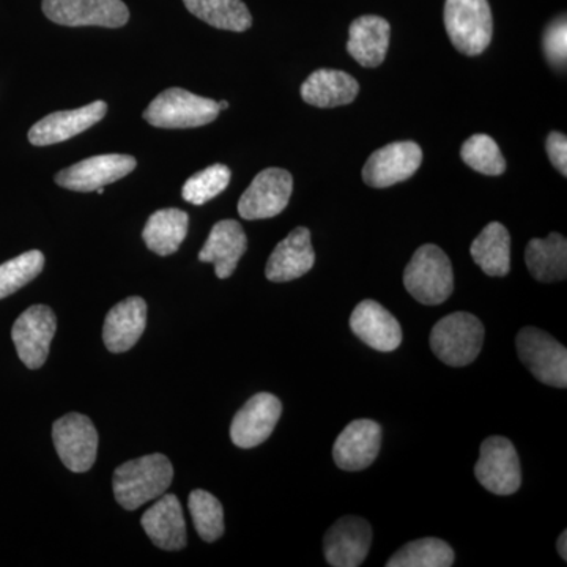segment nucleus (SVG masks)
Here are the masks:
<instances>
[{
  "mask_svg": "<svg viewBox=\"0 0 567 567\" xmlns=\"http://www.w3.org/2000/svg\"><path fill=\"white\" fill-rule=\"evenodd\" d=\"M48 20L66 28H123L130 20V10L122 0H43Z\"/></svg>",
  "mask_w": 567,
  "mask_h": 567,
  "instance_id": "1a4fd4ad",
  "label": "nucleus"
},
{
  "mask_svg": "<svg viewBox=\"0 0 567 567\" xmlns=\"http://www.w3.org/2000/svg\"><path fill=\"white\" fill-rule=\"evenodd\" d=\"M404 286L406 292L412 295L417 303H445L454 290L453 265L450 257L439 246H421L406 265Z\"/></svg>",
  "mask_w": 567,
  "mask_h": 567,
  "instance_id": "f03ea898",
  "label": "nucleus"
},
{
  "mask_svg": "<svg viewBox=\"0 0 567 567\" xmlns=\"http://www.w3.org/2000/svg\"><path fill=\"white\" fill-rule=\"evenodd\" d=\"M454 565V550L445 540L423 537L399 548L386 563L388 567H450Z\"/></svg>",
  "mask_w": 567,
  "mask_h": 567,
  "instance_id": "c85d7f7f",
  "label": "nucleus"
},
{
  "mask_svg": "<svg viewBox=\"0 0 567 567\" xmlns=\"http://www.w3.org/2000/svg\"><path fill=\"white\" fill-rule=\"evenodd\" d=\"M391 25L385 18L365 14L352 22L347 51L365 69H377L385 62L390 47Z\"/></svg>",
  "mask_w": 567,
  "mask_h": 567,
  "instance_id": "5701e85b",
  "label": "nucleus"
},
{
  "mask_svg": "<svg viewBox=\"0 0 567 567\" xmlns=\"http://www.w3.org/2000/svg\"><path fill=\"white\" fill-rule=\"evenodd\" d=\"M147 324V303L141 297H130L115 305L103 327L104 346L112 353L128 352L140 341Z\"/></svg>",
  "mask_w": 567,
  "mask_h": 567,
  "instance_id": "412c9836",
  "label": "nucleus"
},
{
  "mask_svg": "<svg viewBox=\"0 0 567 567\" xmlns=\"http://www.w3.org/2000/svg\"><path fill=\"white\" fill-rule=\"evenodd\" d=\"M173 477L174 468L169 458L163 454H151L118 466L112 487L115 499L123 509L136 511L145 503L166 494Z\"/></svg>",
  "mask_w": 567,
  "mask_h": 567,
  "instance_id": "f257e3e1",
  "label": "nucleus"
},
{
  "mask_svg": "<svg viewBox=\"0 0 567 567\" xmlns=\"http://www.w3.org/2000/svg\"><path fill=\"white\" fill-rule=\"evenodd\" d=\"M54 312L44 305L25 309L11 330V339L17 347L18 357L29 369H40L47 363L52 339H54Z\"/></svg>",
  "mask_w": 567,
  "mask_h": 567,
  "instance_id": "9b49d317",
  "label": "nucleus"
},
{
  "mask_svg": "<svg viewBox=\"0 0 567 567\" xmlns=\"http://www.w3.org/2000/svg\"><path fill=\"white\" fill-rule=\"evenodd\" d=\"M473 260L487 276H506L511 270V235L502 223H491L473 241Z\"/></svg>",
  "mask_w": 567,
  "mask_h": 567,
  "instance_id": "bb28decb",
  "label": "nucleus"
},
{
  "mask_svg": "<svg viewBox=\"0 0 567 567\" xmlns=\"http://www.w3.org/2000/svg\"><path fill=\"white\" fill-rule=\"evenodd\" d=\"M282 404L276 395L259 393L252 395L244 409L235 415L230 425L234 445L249 450L262 445L274 434L281 417Z\"/></svg>",
  "mask_w": 567,
  "mask_h": 567,
  "instance_id": "2eb2a0df",
  "label": "nucleus"
},
{
  "mask_svg": "<svg viewBox=\"0 0 567 567\" xmlns=\"http://www.w3.org/2000/svg\"><path fill=\"white\" fill-rule=\"evenodd\" d=\"M423 163V151L416 142H393L369 156L363 181L372 188H388L409 181Z\"/></svg>",
  "mask_w": 567,
  "mask_h": 567,
  "instance_id": "ddd939ff",
  "label": "nucleus"
},
{
  "mask_svg": "<svg viewBox=\"0 0 567 567\" xmlns=\"http://www.w3.org/2000/svg\"><path fill=\"white\" fill-rule=\"evenodd\" d=\"M293 192V177L289 171L268 167L256 175L240 197L238 213L248 221L275 218L286 210Z\"/></svg>",
  "mask_w": 567,
  "mask_h": 567,
  "instance_id": "9d476101",
  "label": "nucleus"
},
{
  "mask_svg": "<svg viewBox=\"0 0 567 567\" xmlns=\"http://www.w3.org/2000/svg\"><path fill=\"white\" fill-rule=\"evenodd\" d=\"M194 17L221 31L246 32L252 17L244 0H183Z\"/></svg>",
  "mask_w": 567,
  "mask_h": 567,
  "instance_id": "cd10ccee",
  "label": "nucleus"
},
{
  "mask_svg": "<svg viewBox=\"0 0 567 567\" xmlns=\"http://www.w3.org/2000/svg\"><path fill=\"white\" fill-rule=\"evenodd\" d=\"M106 112L107 104L104 102H93L80 110L52 112L32 126L29 142L37 147H47L69 141L103 121Z\"/></svg>",
  "mask_w": 567,
  "mask_h": 567,
  "instance_id": "f3484780",
  "label": "nucleus"
},
{
  "mask_svg": "<svg viewBox=\"0 0 567 567\" xmlns=\"http://www.w3.org/2000/svg\"><path fill=\"white\" fill-rule=\"evenodd\" d=\"M517 353L529 372L548 386H567V350L554 336L528 327L517 334Z\"/></svg>",
  "mask_w": 567,
  "mask_h": 567,
  "instance_id": "423d86ee",
  "label": "nucleus"
},
{
  "mask_svg": "<svg viewBox=\"0 0 567 567\" xmlns=\"http://www.w3.org/2000/svg\"><path fill=\"white\" fill-rule=\"evenodd\" d=\"M218 106H219V111L227 110V107H229V103H227V102H219Z\"/></svg>",
  "mask_w": 567,
  "mask_h": 567,
  "instance_id": "e433bc0d",
  "label": "nucleus"
},
{
  "mask_svg": "<svg viewBox=\"0 0 567 567\" xmlns=\"http://www.w3.org/2000/svg\"><path fill=\"white\" fill-rule=\"evenodd\" d=\"M350 328L365 346L379 352H394L402 342L398 319L374 300L361 301L350 317Z\"/></svg>",
  "mask_w": 567,
  "mask_h": 567,
  "instance_id": "6ab92c4d",
  "label": "nucleus"
},
{
  "mask_svg": "<svg viewBox=\"0 0 567 567\" xmlns=\"http://www.w3.org/2000/svg\"><path fill=\"white\" fill-rule=\"evenodd\" d=\"M230 177H233V173L224 164H213L210 167H205L204 171L194 174L183 185V199L193 205L207 204L208 200L215 199L229 186Z\"/></svg>",
  "mask_w": 567,
  "mask_h": 567,
  "instance_id": "2f4dec72",
  "label": "nucleus"
},
{
  "mask_svg": "<svg viewBox=\"0 0 567 567\" xmlns=\"http://www.w3.org/2000/svg\"><path fill=\"white\" fill-rule=\"evenodd\" d=\"M445 28L458 52L480 55L494 35V18L487 0H446Z\"/></svg>",
  "mask_w": 567,
  "mask_h": 567,
  "instance_id": "39448f33",
  "label": "nucleus"
},
{
  "mask_svg": "<svg viewBox=\"0 0 567 567\" xmlns=\"http://www.w3.org/2000/svg\"><path fill=\"white\" fill-rule=\"evenodd\" d=\"M525 262L536 281L548 284L565 281L567 276V241L563 235L551 233L547 238H533L525 252Z\"/></svg>",
  "mask_w": 567,
  "mask_h": 567,
  "instance_id": "393cba45",
  "label": "nucleus"
},
{
  "mask_svg": "<svg viewBox=\"0 0 567 567\" xmlns=\"http://www.w3.org/2000/svg\"><path fill=\"white\" fill-rule=\"evenodd\" d=\"M461 156L466 166L484 175H502L506 171V159L498 144L487 134H475L462 145Z\"/></svg>",
  "mask_w": 567,
  "mask_h": 567,
  "instance_id": "473e14b6",
  "label": "nucleus"
},
{
  "mask_svg": "<svg viewBox=\"0 0 567 567\" xmlns=\"http://www.w3.org/2000/svg\"><path fill=\"white\" fill-rule=\"evenodd\" d=\"M544 52L547 61L554 66H565L567 59V24L566 18H558L548 25L544 33Z\"/></svg>",
  "mask_w": 567,
  "mask_h": 567,
  "instance_id": "72a5a7b5",
  "label": "nucleus"
},
{
  "mask_svg": "<svg viewBox=\"0 0 567 567\" xmlns=\"http://www.w3.org/2000/svg\"><path fill=\"white\" fill-rule=\"evenodd\" d=\"M547 155L558 173L567 175V137L566 134L554 132L547 137Z\"/></svg>",
  "mask_w": 567,
  "mask_h": 567,
  "instance_id": "f704fd0d",
  "label": "nucleus"
},
{
  "mask_svg": "<svg viewBox=\"0 0 567 567\" xmlns=\"http://www.w3.org/2000/svg\"><path fill=\"white\" fill-rule=\"evenodd\" d=\"M371 544L372 528L368 520L342 517L324 535V558L333 567H358L368 558Z\"/></svg>",
  "mask_w": 567,
  "mask_h": 567,
  "instance_id": "4468645a",
  "label": "nucleus"
},
{
  "mask_svg": "<svg viewBox=\"0 0 567 567\" xmlns=\"http://www.w3.org/2000/svg\"><path fill=\"white\" fill-rule=\"evenodd\" d=\"M194 527L205 543H215L224 533V511L221 503L205 491H194L188 499Z\"/></svg>",
  "mask_w": 567,
  "mask_h": 567,
  "instance_id": "c756f323",
  "label": "nucleus"
},
{
  "mask_svg": "<svg viewBox=\"0 0 567 567\" xmlns=\"http://www.w3.org/2000/svg\"><path fill=\"white\" fill-rule=\"evenodd\" d=\"M43 252L28 251L0 265V300L28 286L43 271Z\"/></svg>",
  "mask_w": 567,
  "mask_h": 567,
  "instance_id": "7c9ffc66",
  "label": "nucleus"
},
{
  "mask_svg": "<svg viewBox=\"0 0 567 567\" xmlns=\"http://www.w3.org/2000/svg\"><path fill=\"white\" fill-rule=\"evenodd\" d=\"M484 324L468 312H454L435 323L431 349L440 361L453 368L472 364L484 344Z\"/></svg>",
  "mask_w": 567,
  "mask_h": 567,
  "instance_id": "7ed1b4c3",
  "label": "nucleus"
},
{
  "mask_svg": "<svg viewBox=\"0 0 567 567\" xmlns=\"http://www.w3.org/2000/svg\"><path fill=\"white\" fill-rule=\"evenodd\" d=\"M315 264L311 233L306 227H297L271 252L265 276L271 282H289L309 274Z\"/></svg>",
  "mask_w": 567,
  "mask_h": 567,
  "instance_id": "a211bd4d",
  "label": "nucleus"
},
{
  "mask_svg": "<svg viewBox=\"0 0 567 567\" xmlns=\"http://www.w3.org/2000/svg\"><path fill=\"white\" fill-rule=\"evenodd\" d=\"M248 249V238L244 227L234 219H223L213 226L204 248L200 249V262L215 265V274L219 279L234 275L235 268Z\"/></svg>",
  "mask_w": 567,
  "mask_h": 567,
  "instance_id": "aec40b11",
  "label": "nucleus"
},
{
  "mask_svg": "<svg viewBox=\"0 0 567 567\" xmlns=\"http://www.w3.org/2000/svg\"><path fill=\"white\" fill-rule=\"evenodd\" d=\"M219 112L215 100L174 87L159 93L142 117L156 128H196L215 122Z\"/></svg>",
  "mask_w": 567,
  "mask_h": 567,
  "instance_id": "20e7f679",
  "label": "nucleus"
},
{
  "mask_svg": "<svg viewBox=\"0 0 567 567\" xmlns=\"http://www.w3.org/2000/svg\"><path fill=\"white\" fill-rule=\"evenodd\" d=\"M360 92V84L341 70L322 69L309 74L301 85V99L311 106L339 107L354 102Z\"/></svg>",
  "mask_w": 567,
  "mask_h": 567,
  "instance_id": "b1692460",
  "label": "nucleus"
},
{
  "mask_svg": "<svg viewBox=\"0 0 567 567\" xmlns=\"http://www.w3.org/2000/svg\"><path fill=\"white\" fill-rule=\"evenodd\" d=\"M52 442L62 464L74 473L92 468L99 453V432L87 416L69 413L52 425Z\"/></svg>",
  "mask_w": 567,
  "mask_h": 567,
  "instance_id": "6e6552de",
  "label": "nucleus"
},
{
  "mask_svg": "<svg viewBox=\"0 0 567 567\" xmlns=\"http://www.w3.org/2000/svg\"><path fill=\"white\" fill-rule=\"evenodd\" d=\"M142 528L162 550H182L186 547V524L181 502L175 495H162L141 518Z\"/></svg>",
  "mask_w": 567,
  "mask_h": 567,
  "instance_id": "4be33fe9",
  "label": "nucleus"
},
{
  "mask_svg": "<svg viewBox=\"0 0 567 567\" xmlns=\"http://www.w3.org/2000/svg\"><path fill=\"white\" fill-rule=\"evenodd\" d=\"M567 533L563 532L561 536L558 537V554L563 559H567Z\"/></svg>",
  "mask_w": 567,
  "mask_h": 567,
  "instance_id": "c9c22d12",
  "label": "nucleus"
},
{
  "mask_svg": "<svg viewBox=\"0 0 567 567\" xmlns=\"http://www.w3.org/2000/svg\"><path fill=\"white\" fill-rule=\"evenodd\" d=\"M136 164V158L121 153L92 156L61 171L54 181L70 192L92 193L132 174Z\"/></svg>",
  "mask_w": 567,
  "mask_h": 567,
  "instance_id": "f8f14e48",
  "label": "nucleus"
},
{
  "mask_svg": "<svg viewBox=\"0 0 567 567\" xmlns=\"http://www.w3.org/2000/svg\"><path fill=\"white\" fill-rule=\"evenodd\" d=\"M188 213L178 208H163L153 213L142 230V238L151 251L166 257L177 252L188 234Z\"/></svg>",
  "mask_w": 567,
  "mask_h": 567,
  "instance_id": "a878e982",
  "label": "nucleus"
},
{
  "mask_svg": "<svg viewBox=\"0 0 567 567\" xmlns=\"http://www.w3.org/2000/svg\"><path fill=\"white\" fill-rule=\"evenodd\" d=\"M475 475L481 486L492 494H516L522 484V468L520 458L513 443L499 435L484 440Z\"/></svg>",
  "mask_w": 567,
  "mask_h": 567,
  "instance_id": "0eeeda50",
  "label": "nucleus"
},
{
  "mask_svg": "<svg viewBox=\"0 0 567 567\" xmlns=\"http://www.w3.org/2000/svg\"><path fill=\"white\" fill-rule=\"evenodd\" d=\"M382 447V427L372 420L352 421L333 446L336 465L346 472H360L374 464Z\"/></svg>",
  "mask_w": 567,
  "mask_h": 567,
  "instance_id": "dca6fc26",
  "label": "nucleus"
}]
</instances>
